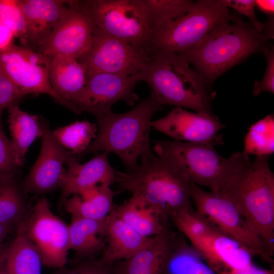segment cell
<instances>
[{
    "label": "cell",
    "instance_id": "6da1fadb",
    "mask_svg": "<svg viewBox=\"0 0 274 274\" xmlns=\"http://www.w3.org/2000/svg\"><path fill=\"white\" fill-rule=\"evenodd\" d=\"M226 179L220 192L236 206L262 242L270 257L274 255V174L267 156L252 161L242 152L232 153Z\"/></svg>",
    "mask_w": 274,
    "mask_h": 274
},
{
    "label": "cell",
    "instance_id": "7a4b0ae2",
    "mask_svg": "<svg viewBox=\"0 0 274 274\" xmlns=\"http://www.w3.org/2000/svg\"><path fill=\"white\" fill-rule=\"evenodd\" d=\"M273 29L256 30L237 16L213 29L192 47L177 53L204 79L208 86L233 66L261 52L274 38Z\"/></svg>",
    "mask_w": 274,
    "mask_h": 274
},
{
    "label": "cell",
    "instance_id": "3957f363",
    "mask_svg": "<svg viewBox=\"0 0 274 274\" xmlns=\"http://www.w3.org/2000/svg\"><path fill=\"white\" fill-rule=\"evenodd\" d=\"M162 109L150 92L129 111L96 116V136L82 154L113 153L120 158L126 170L133 169L139 160L153 154L150 143L151 123L153 115Z\"/></svg>",
    "mask_w": 274,
    "mask_h": 274
},
{
    "label": "cell",
    "instance_id": "277c9868",
    "mask_svg": "<svg viewBox=\"0 0 274 274\" xmlns=\"http://www.w3.org/2000/svg\"><path fill=\"white\" fill-rule=\"evenodd\" d=\"M150 55L149 62L136 76L138 81L147 83L160 105L213 115V95L206 81L185 59L174 52Z\"/></svg>",
    "mask_w": 274,
    "mask_h": 274
},
{
    "label": "cell",
    "instance_id": "5b68a950",
    "mask_svg": "<svg viewBox=\"0 0 274 274\" xmlns=\"http://www.w3.org/2000/svg\"><path fill=\"white\" fill-rule=\"evenodd\" d=\"M133 169L115 172V182L150 204L169 219L174 213L193 210L188 180L163 158H143Z\"/></svg>",
    "mask_w": 274,
    "mask_h": 274
},
{
    "label": "cell",
    "instance_id": "8992f818",
    "mask_svg": "<svg viewBox=\"0 0 274 274\" xmlns=\"http://www.w3.org/2000/svg\"><path fill=\"white\" fill-rule=\"evenodd\" d=\"M235 16L222 0L193 1L189 8L180 15L153 26L147 50L150 54L183 52Z\"/></svg>",
    "mask_w": 274,
    "mask_h": 274
},
{
    "label": "cell",
    "instance_id": "52a82bcc",
    "mask_svg": "<svg viewBox=\"0 0 274 274\" xmlns=\"http://www.w3.org/2000/svg\"><path fill=\"white\" fill-rule=\"evenodd\" d=\"M79 2L95 28L147 50L152 23L145 0H87Z\"/></svg>",
    "mask_w": 274,
    "mask_h": 274
},
{
    "label": "cell",
    "instance_id": "ba28073f",
    "mask_svg": "<svg viewBox=\"0 0 274 274\" xmlns=\"http://www.w3.org/2000/svg\"><path fill=\"white\" fill-rule=\"evenodd\" d=\"M214 145L176 141L155 142L156 155L166 160L188 181L217 193L223 184L227 158L221 156Z\"/></svg>",
    "mask_w": 274,
    "mask_h": 274
},
{
    "label": "cell",
    "instance_id": "9c48e42d",
    "mask_svg": "<svg viewBox=\"0 0 274 274\" xmlns=\"http://www.w3.org/2000/svg\"><path fill=\"white\" fill-rule=\"evenodd\" d=\"M20 223L44 266L57 269L65 266L70 251L68 225L53 213L47 198L39 199Z\"/></svg>",
    "mask_w": 274,
    "mask_h": 274
},
{
    "label": "cell",
    "instance_id": "30bf717a",
    "mask_svg": "<svg viewBox=\"0 0 274 274\" xmlns=\"http://www.w3.org/2000/svg\"><path fill=\"white\" fill-rule=\"evenodd\" d=\"M190 191L197 213L252 250L264 261L273 264V259L267 253L260 239L230 199L222 194L205 191L191 183Z\"/></svg>",
    "mask_w": 274,
    "mask_h": 274
},
{
    "label": "cell",
    "instance_id": "8fae6325",
    "mask_svg": "<svg viewBox=\"0 0 274 274\" xmlns=\"http://www.w3.org/2000/svg\"><path fill=\"white\" fill-rule=\"evenodd\" d=\"M51 57L28 46L12 44L0 51V70L25 96L46 94L76 113L72 105L53 89L49 79Z\"/></svg>",
    "mask_w": 274,
    "mask_h": 274
},
{
    "label": "cell",
    "instance_id": "7c38bea8",
    "mask_svg": "<svg viewBox=\"0 0 274 274\" xmlns=\"http://www.w3.org/2000/svg\"><path fill=\"white\" fill-rule=\"evenodd\" d=\"M151 59L144 48L134 46L95 28L92 44L78 60L87 79L99 73L135 76Z\"/></svg>",
    "mask_w": 274,
    "mask_h": 274
},
{
    "label": "cell",
    "instance_id": "4fadbf2b",
    "mask_svg": "<svg viewBox=\"0 0 274 274\" xmlns=\"http://www.w3.org/2000/svg\"><path fill=\"white\" fill-rule=\"evenodd\" d=\"M94 30L79 1H73L69 11L35 50L50 57L61 56L78 60L90 48Z\"/></svg>",
    "mask_w": 274,
    "mask_h": 274
},
{
    "label": "cell",
    "instance_id": "5bb4252c",
    "mask_svg": "<svg viewBox=\"0 0 274 274\" xmlns=\"http://www.w3.org/2000/svg\"><path fill=\"white\" fill-rule=\"evenodd\" d=\"M138 82L136 75L95 74L87 79L84 88L71 104L78 114L84 111L95 117L111 112L112 106L118 101L132 106L139 98L134 91Z\"/></svg>",
    "mask_w": 274,
    "mask_h": 274
},
{
    "label": "cell",
    "instance_id": "9a60e30c",
    "mask_svg": "<svg viewBox=\"0 0 274 274\" xmlns=\"http://www.w3.org/2000/svg\"><path fill=\"white\" fill-rule=\"evenodd\" d=\"M41 128L39 155L22 183L25 194H43L60 188L66 172L64 164L73 156L56 140L48 122L42 117Z\"/></svg>",
    "mask_w": 274,
    "mask_h": 274
},
{
    "label": "cell",
    "instance_id": "2e32d148",
    "mask_svg": "<svg viewBox=\"0 0 274 274\" xmlns=\"http://www.w3.org/2000/svg\"><path fill=\"white\" fill-rule=\"evenodd\" d=\"M188 241L218 274L246 267L254 263L253 259L257 256L252 250L211 222Z\"/></svg>",
    "mask_w": 274,
    "mask_h": 274
},
{
    "label": "cell",
    "instance_id": "e0dca14e",
    "mask_svg": "<svg viewBox=\"0 0 274 274\" xmlns=\"http://www.w3.org/2000/svg\"><path fill=\"white\" fill-rule=\"evenodd\" d=\"M151 126L176 141L214 146L223 144L219 132L225 125L214 115L176 107L164 117L152 121Z\"/></svg>",
    "mask_w": 274,
    "mask_h": 274
},
{
    "label": "cell",
    "instance_id": "ac0fdd59",
    "mask_svg": "<svg viewBox=\"0 0 274 274\" xmlns=\"http://www.w3.org/2000/svg\"><path fill=\"white\" fill-rule=\"evenodd\" d=\"M108 154L99 153L85 163L73 156L66 161L67 169L60 186L59 206L71 196L80 194L98 186H109L115 182V171L108 160Z\"/></svg>",
    "mask_w": 274,
    "mask_h": 274
},
{
    "label": "cell",
    "instance_id": "d6986e66",
    "mask_svg": "<svg viewBox=\"0 0 274 274\" xmlns=\"http://www.w3.org/2000/svg\"><path fill=\"white\" fill-rule=\"evenodd\" d=\"M23 13L27 46L35 50L67 13L73 1L18 0Z\"/></svg>",
    "mask_w": 274,
    "mask_h": 274
},
{
    "label": "cell",
    "instance_id": "ffe728a7",
    "mask_svg": "<svg viewBox=\"0 0 274 274\" xmlns=\"http://www.w3.org/2000/svg\"><path fill=\"white\" fill-rule=\"evenodd\" d=\"M153 237L141 235L112 210L109 216L105 246L100 258L111 264L128 259L148 245Z\"/></svg>",
    "mask_w": 274,
    "mask_h": 274
},
{
    "label": "cell",
    "instance_id": "44dd1931",
    "mask_svg": "<svg viewBox=\"0 0 274 274\" xmlns=\"http://www.w3.org/2000/svg\"><path fill=\"white\" fill-rule=\"evenodd\" d=\"M113 212L144 237L159 235L169 229L168 218L135 195H132L120 205H114Z\"/></svg>",
    "mask_w": 274,
    "mask_h": 274
},
{
    "label": "cell",
    "instance_id": "7402d4cb",
    "mask_svg": "<svg viewBox=\"0 0 274 274\" xmlns=\"http://www.w3.org/2000/svg\"><path fill=\"white\" fill-rule=\"evenodd\" d=\"M109 216L102 220L72 217L68 224L69 248L75 253V262L95 258L101 253Z\"/></svg>",
    "mask_w": 274,
    "mask_h": 274
},
{
    "label": "cell",
    "instance_id": "603a6c76",
    "mask_svg": "<svg viewBox=\"0 0 274 274\" xmlns=\"http://www.w3.org/2000/svg\"><path fill=\"white\" fill-rule=\"evenodd\" d=\"M174 233L169 229L155 236L148 245L129 259L115 262L117 274H161Z\"/></svg>",
    "mask_w": 274,
    "mask_h": 274
},
{
    "label": "cell",
    "instance_id": "cb8c5ba5",
    "mask_svg": "<svg viewBox=\"0 0 274 274\" xmlns=\"http://www.w3.org/2000/svg\"><path fill=\"white\" fill-rule=\"evenodd\" d=\"M161 274H218L178 231L170 242Z\"/></svg>",
    "mask_w": 274,
    "mask_h": 274
},
{
    "label": "cell",
    "instance_id": "d4e9b609",
    "mask_svg": "<svg viewBox=\"0 0 274 274\" xmlns=\"http://www.w3.org/2000/svg\"><path fill=\"white\" fill-rule=\"evenodd\" d=\"M49 79L55 93L72 105L71 102L85 86L87 77L84 67L78 60L57 56L51 57Z\"/></svg>",
    "mask_w": 274,
    "mask_h": 274
},
{
    "label": "cell",
    "instance_id": "484cf974",
    "mask_svg": "<svg viewBox=\"0 0 274 274\" xmlns=\"http://www.w3.org/2000/svg\"><path fill=\"white\" fill-rule=\"evenodd\" d=\"M114 192L109 186H98L67 198L62 206L72 217L102 220L112 211Z\"/></svg>",
    "mask_w": 274,
    "mask_h": 274
},
{
    "label": "cell",
    "instance_id": "4316f807",
    "mask_svg": "<svg viewBox=\"0 0 274 274\" xmlns=\"http://www.w3.org/2000/svg\"><path fill=\"white\" fill-rule=\"evenodd\" d=\"M8 109L11 141L17 162L22 166L29 147L37 138H41V117L22 110L18 104Z\"/></svg>",
    "mask_w": 274,
    "mask_h": 274
},
{
    "label": "cell",
    "instance_id": "83f0119b",
    "mask_svg": "<svg viewBox=\"0 0 274 274\" xmlns=\"http://www.w3.org/2000/svg\"><path fill=\"white\" fill-rule=\"evenodd\" d=\"M5 257L8 274H42L41 258L21 223L16 228L14 239L6 248Z\"/></svg>",
    "mask_w": 274,
    "mask_h": 274
},
{
    "label": "cell",
    "instance_id": "f1b7e54d",
    "mask_svg": "<svg viewBox=\"0 0 274 274\" xmlns=\"http://www.w3.org/2000/svg\"><path fill=\"white\" fill-rule=\"evenodd\" d=\"M15 179L0 182V224L17 228L28 212L23 194Z\"/></svg>",
    "mask_w": 274,
    "mask_h": 274
},
{
    "label": "cell",
    "instance_id": "f546056e",
    "mask_svg": "<svg viewBox=\"0 0 274 274\" xmlns=\"http://www.w3.org/2000/svg\"><path fill=\"white\" fill-rule=\"evenodd\" d=\"M97 126L88 121H76L52 131L56 140L73 155L83 154L95 138Z\"/></svg>",
    "mask_w": 274,
    "mask_h": 274
},
{
    "label": "cell",
    "instance_id": "4dcf8cb0",
    "mask_svg": "<svg viewBox=\"0 0 274 274\" xmlns=\"http://www.w3.org/2000/svg\"><path fill=\"white\" fill-rule=\"evenodd\" d=\"M243 153L256 157H269L274 152V116L268 115L249 127Z\"/></svg>",
    "mask_w": 274,
    "mask_h": 274
},
{
    "label": "cell",
    "instance_id": "1f68e13d",
    "mask_svg": "<svg viewBox=\"0 0 274 274\" xmlns=\"http://www.w3.org/2000/svg\"><path fill=\"white\" fill-rule=\"evenodd\" d=\"M0 18L21 45L27 46L26 24L18 1L0 0Z\"/></svg>",
    "mask_w": 274,
    "mask_h": 274
},
{
    "label": "cell",
    "instance_id": "d6a6232c",
    "mask_svg": "<svg viewBox=\"0 0 274 274\" xmlns=\"http://www.w3.org/2000/svg\"><path fill=\"white\" fill-rule=\"evenodd\" d=\"M193 1L145 0L153 26L163 20L175 17L187 10Z\"/></svg>",
    "mask_w": 274,
    "mask_h": 274
},
{
    "label": "cell",
    "instance_id": "836d02e7",
    "mask_svg": "<svg viewBox=\"0 0 274 274\" xmlns=\"http://www.w3.org/2000/svg\"><path fill=\"white\" fill-rule=\"evenodd\" d=\"M0 113V182L15 179L21 167L18 163L11 141L3 129Z\"/></svg>",
    "mask_w": 274,
    "mask_h": 274
},
{
    "label": "cell",
    "instance_id": "e575fe53",
    "mask_svg": "<svg viewBox=\"0 0 274 274\" xmlns=\"http://www.w3.org/2000/svg\"><path fill=\"white\" fill-rule=\"evenodd\" d=\"M53 274H117L114 265L99 258L83 259L75 262L70 268L57 269Z\"/></svg>",
    "mask_w": 274,
    "mask_h": 274
},
{
    "label": "cell",
    "instance_id": "d590c367",
    "mask_svg": "<svg viewBox=\"0 0 274 274\" xmlns=\"http://www.w3.org/2000/svg\"><path fill=\"white\" fill-rule=\"evenodd\" d=\"M222 2L228 8H232L248 17L249 22L258 31L262 32L273 29L272 16L264 23L258 20L255 12V0H222Z\"/></svg>",
    "mask_w": 274,
    "mask_h": 274
},
{
    "label": "cell",
    "instance_id": "8d00e7d4",
    "mask_svg": "<svg viewBox=\"0 0 274 274\" xmlns=\"http://www.w3.org/2000/svg\"><path fill=\"white\" fill-rule=\"evenodd\" d=\"M267 62L266 68L261 80L255 81L252 94L257 96L262 92L274 93V48L269 44L262 51Z\"/></svg>",
    "mask_w": 274,
    "mask_h": 274
},
{
    "label": "cell",
    "instance_id": "74e56055",
    "mask_svg": "<svg viewBox=\"0 0 274 274\" xmlns=\"http://www.w3.org/2000/svg\"><path fill=\"white\" fill-rule=\"evenodd\" d=\"M24 95L0 70V113L10 106L18 104Z\"/></svg>",
    "mask_w": 274,
    "mask_h": 274
},
{
    "label": "cell",
    "instance_id": "f35d334b",
    "mask_svg": "<svg viewBox=\"0 0 274 274\" xmlns=\"http://www.w3.org/2000/svg\"><path fill=\"white\" fill-rule=\"evenodd\" d=\"M222 274H274L273 270L260 267L254 263L239 269H232Z\"/></svg>",
    "mask_w": 274,
    "mask_h": 274
},
{
    "label": "cell",
    "instance_id": "ab89813d",
    "mask_svg": "<svg viewBox=\"0 0 274 274\" xmlns=\"http://www.w3.org/2000/svg\"><path fill=\"white\" fill-rule=\"evenodd\" d=\"M14 35L0 18V51L13 44Z\"/></svg>",
    "mask_w": 274,
    "mask_h": 274
},
{
    "label": "cell",
    "instance_id": "60d3db41",
    "mask_svg": "<svg viewBox=\"0 0 274 274\" xmlns=\"http://www.w3.org/2000/svg\"><path fill=\"white\" fill-rule=\"evenodd\" d=\"M255 7L264 13L270 15V16L273 15V0H256L255 1Z\"/></svg>",
    "mask_w": 274,
    "mask_h": 274
},
{
    "label": "cell",
    "instance_id": "b9f144b4",
    "mask_svg": "<svg viewBox=\"0 0 274 274\" xmlns=\"http://www.w3.org/2000/svg\"><path fill=\"white\" fill-rule=\"evenodd\" d=\"M15 228L12 226L0 224V254L6 247L4 244L5 239Z\"/></svg>",
    "mask_w": 274,
    "mask_h": 274
},
{
    "label": "cell",
    "instance_id": "7bdbcfd3",
    "mask_svg": "<svg viewBox=\"0 0 274 274\" xmlns=\"http://www.w3.org/2000/svg\"><path fill=\"white\" fill-rule=\"evenodd\" d=\"M5 249L0 254V274H8L5 265Z\"/></svg>",
    "mask_w": 274,
    "mask_h": 274
}]
</instances>
